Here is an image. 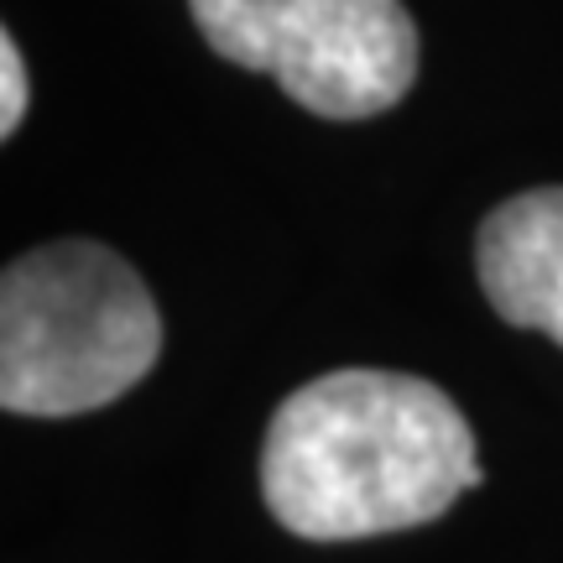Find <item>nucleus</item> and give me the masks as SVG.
Masks as SVG:
<instances>
[{"label": "nucleus", "instance_id": "nucleus-2", "mask_svg": "<svg viewBox=\"0 0 563 563\" xmlns=\"http://www.w3.org/2000/svg\"><path fill=\"white\" fill-rule=\"evenodd\" d=\"M162 319L125 256L53 241L0 277V407L74 418L125 397L157 365Z\"/></svg>", "mask_w": 563, "mask_h": 563}, {"label": "nucleus", "instance_id": "nucleus-1", "mask_svg": "<svg viewBox=\"0 0 563 563\" xmlns=\"http://www.w3.org/2000/svg\"><path fill=\"white\" fill-rule=\"evenodd\" d=\"M481 481L464 412L402 371H329L298 386L262 443L266 506L308 543L422 527Z\"/></svg>", "mask_w": 563, "mask_h": 563}, {"label": "nucleus", "instance_id": "nucleus-3", "mask_svg": "<svg viewBox=\"0 0 563 563\" xmlns=\"http://www.w3.org/2000/svg\"><path fill=\"white\" fill-rule=\"evenodd\" d=\"M203 42L272 79L323 121H365L418 79V26L402 0H188Z\"/></svg>", "mask_w": 563, "mask_h": 563}, {"label": "nucleus", "instance_id": "nucleus-4", "mask_svg": "<svg viewBox=\"0 0 563 563\" xmlns=\"http://www.w3.org/2000/svg\"><path fill=\"white\" fill-rule=\"evenodd\" d=\"M490 308L563 344V188H532L490 209L475 241Z\"/></svg>", "mask_w": 563, "mask_h": 563}, {"label": "nucleus", "instance_id": "nucleus-5", "mask_svg": "<svg viewBox=\"0 0 563 563\" xmlns=\"http://www.w3.org/2000/svg\"><path fill=\"white\" fill-rule=\"evenodd\" d=\"M26 115V68L16 37H0V136H11Z\"/></svg>", "mask_w": 563, "mask_h": 563}]
</instances>
